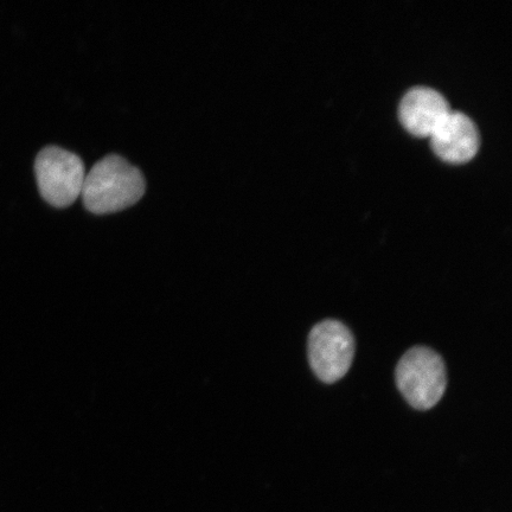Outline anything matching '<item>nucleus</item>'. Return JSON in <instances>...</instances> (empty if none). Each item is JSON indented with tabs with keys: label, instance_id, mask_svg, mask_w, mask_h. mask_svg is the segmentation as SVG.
Segmentation results:
<instances>
[{
	"label": "nucleus",
	"instance_id": "obj_1",
	"mask_svg": "<svg viewBox=\"0 0 512 512\" xmlns=\"http://www.w3.org/2000/svg\"><path fill=\"white\" fill-rule=\"evenodd\" d=\"M145 189L142 172L123 157L111 155L87 172L81 196L91 213L105 215L132 207L144 196Z\"/></svg>",
	"mask_w": 512,
	"mask_h": 512
},
{
	"label": "nucleus",
	"instance_id": "obj_2",
	"mask_svg": "<svg viewBox=\"0 0 512 512\" xmlns=\"http://www.w3.org/2000/svg\"><path fill=\"white\" fill-rule=\"evenodd\" d=\"M395 379L403 398L419 411L437 406L446 392L444 360L427 347L408 350L396 367Z\"/></svg>",
	"mask_w": 512,
	"mask_h": 512
},
{
	"label": "nucleus",
	"instance_id": "obj_3",
	"mask_svg": "<svg viewBox=\"0 0 512 512\" xmlns=\"http://www.w3.org/2000/svg\"><path fill=\"white\" fill-rule=\"evenodd\" d=\"M35 174L44 201L55 208H66L81 196L86 170L75 153L48 146L36 158Z\"/></svg>",
	"mask_w": 512,
	"mask_h": 512
},
{
	"label": "nucleus",
	"instance_id": "obj_4",
	"mask_svg": "<svg viewBox=\"0 0 512 512\" xmlns=\"http://www.w3.org/2000/svg\"><path fill=\"white\" fill-rule=\"evenodd\" d=\"M307 355L313 373L324 383L342 380L355 356V338L347 325L323 320L313 326L307 341Z\"/></svg>",
	"mask_w": 512,
	"mask_h": 512
},
{
	"label": "nucleus",
	"instance_id": "obj_5",
	"mask_svg": "<svg viewBox=\"0 0 512 512\" xmlns=\"http://www.w3.org/2000/svg\"><path fill=\"white\" fill-rule=\"evenodd\" d=\"M479 143L476 124L459 111L448 113L431 134L435 155L450 163H464L475 157Z\"/></svg>",
	"mask_w": 512,
	"mask_h": 512
},
{
	"label": "nucleus",
	"instance_id": "obj_6",
	"mask_svg": "<svg viewBox=\"0 0 512 512\" xmlns=\"http://www.w3.org/2000/svg\"><path fill=\"white\" fill-rule=\"evenodd\" d=\"M451 111L450 104L443 94L425 86L409 89L399 107L402 125L418 137L431 136L435 127Z\"/></svg>",
	"mask_w": 512,
	"mask_h": 512
}]
</instances>
